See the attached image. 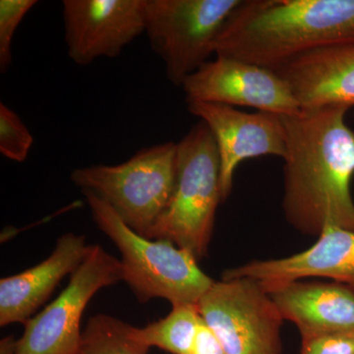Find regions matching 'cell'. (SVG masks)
I'll list each match as a JSON object with an SVG mask.
<instances>
[{
  "label": "cell",
  "instance_id": "cell-17",
  "mask_svg": "<svg viewBox=\"0 0 354 354\" xmlns=\"http://www.w3.org/2000/svg\"><path fill=\"white\" fill-rule=\"evenodd\" d=\"M131 325L106 314L88 319L77 354H148L150 348L135 341Z\"/></svg>",
  "mask_w": 354,
  "mask_h": 354
},
{
  "label": "cell",
  "instance_id": "cell-3",
  "mask_svg": "<svg viewBox=\"0 0 354 354\" xmlns=\"http://www.w3.org/2000/svg\"><path fill=\"white\" fill-rule=\"evenodd\" d=\"M81 191L97 228L118 247L122 281L141 304L153 298H164L172 306L199 304L215 281L200 269L189 251L137 234L101 197Z\"/></svg>",
  "mask_w": 354,
  "mask_h": 354
},
{
  "label": "cell",
  "instance_id": "cell-13",
  "mask_svg": "<svg viewBox=\"0 0 354 354\" xmlns=\"http://www.w3.org/2000/svg\"><path fill=\"white\" fill-rule=\"evenodd\" d=\"M301 109L354 106V44L308 51L274 70Z\"/></svg>",
  "mask_w": 354,
  "mask_h": 354
},
{
  "label": "cell",
  "instance_id": "cell-8",
  "mask_svg": "<svg viewBox=\"0 0 354 354\" xmlns=\"http://www.w3.org/2000/svg\"><path fill=\"white\" fill-rule=\"evenodd\" d=\"M197 306L227 354H281L285 319L258 281L249 278L215 281Z\"/></svg>",
  "mask_w": 354,
  "mask_h": 354
},
{
  "label": "cell",
  "instance_id": "cell-19",
  "mask_svg": "<svg viewBox=\"0 0 354 354\" xmlns=\"http://www.w3.org/2000/svg\"><path fill=\"white\" fill-rule=\"evenodd\" d=\"M38 3L37 0H1L0 1V71L6 73L12 64L14 35L28 12Z\"/></svg>",
  "mask_w": 354,
  "mask_h": 354
},
{
  "label": "cell",
  "instance_id": "cell-5",
  "mask_svg": "<svg viewBox=\"0 0 354 354\" xmlns=\"http://www.w3.org/2000/svg\"><path fill=\"white\" fill-rule=\"evenodd\" d=\"M176 179V143L147 147L122 164L79 167L70 180L104 200L121 220L148 236L169 206Z\"/></svg>",
  "mask_w": 354,
  "mask_h": 354
},
{
  "label": "cell",
  "instance_id": "cell-12",
  "mask_svg": "<svg viewBox=\"0 0 354 354\" xmlns=\"http://www.w3.org/2000/svg\"><path fill=\"white\" fill-rule=\"evenodd\" d=\"M249 278L268 292L309 278L330 279L354 290V232L332 227L302 252L279 259L255 260L223 272L221 279Z\"/></svg>",
  "mask_w": 354,
  "mask_h": 354
},
{
  "label": "cell",
  "instance_id": "cell-2",
  "mask_svg": "<svg viewBox=\"0 0 354 354\" xmlns=\"http://www.w3.org/2000/svg\"><path fill=\"white\" fill-rule=\"evenodd\" d=\"M354 44V0H246L216 41V57L274 70L308 51Z\"/></svg>",
  "mask_w": 354,
  "mask_h": 354
},
{
  "label": "cell",
  "instance_id": "cell-4",
  "mask_svg": "<svg viewBox=\"0 0 354 354\" xmlns=\"http://www.w3.org/2000/svg\"><path fill=\"white\" fill-rule=\"evenodd\" d=\"M221 202L220 156L213 133L200 120L176 143L174 193L146 239L171 242L199 262L208 255Z\"/></svg>",
  "mask_w": 354,
  "mask_h": 354
},
{
  "label": "cell",
  "instance_id": "cell-1",
  "mask_svg": "<svg viewBox=\"0 0 354 354\" xmlns=\"http://www.w3.org/2000/svg\"><path fill=\"white\" fill-rule=\"evenodd\" d=\"M348 111L329 106L283 116V209L286 220L300 234L318 237L332 227L354 232V132L346 122Z\"/></svg>",
  "mask_w": 354,
  "mask_h": 354
},
{
  "label": "cell",
  "instance_id": "cell-14",
  "mask_svg": "<svg viewBox=\"0 0 354 354\" xmlns=\"http://www.w3.org/2000/svg\"><path fill=\"white\" fill-rule=\"evenodd\" d=\"M93 245L84 235L67 232L53 253L20 274L0 279V326L25 324L67 276L75 271Z\"/></svg>",
  "mask_w": 354,
  "mask_h": 354
},
{
  "label": "cell",
  "instance_id": "cell-11",
  "mask_svg": "<svg viewBox=\"0 0 354 354\" xmlns=\"http://www.w3.org/2000/svg\"><path fill=\"white\" fill-rule=\"evenodd\" d=\"M188 111L213 133L221 164L223 202L232 193L235 169L247 158H285L286 127L283 116L258 111L247 113L234 106L212 102H187Z\"/></svg>",
  "mask_w": 354,
  "mask_h": 354
},
{
  "label": "cell",
  "instance_id": "cell-15",
  "mask_svg": "<svg viewBox=\"0 0 354 354\" xmlns=\"http://www.w3.org/2000/svg\"><path fill=\"white\" fill-rule=\"evenodd\" d=\"M285 320L301 339L333 333H354V290L337 283L293 281L270 291Z\"/></svg>",
  "mask_w": 354,
  "mask_h": 354
},
{
  "label": "cell",
  "instance_id": "cell-18",
  "mask_svg": "<svg viewBox=\"0 0 354 354\" xmlns=\"http://www.w3.org/2000/svg\"><path fill=\"white\" fill-rule=\"evenodd\" d=\"M34 137L20 116L12 109L0 102V153L16 162H25L29 156Z\"/></svg>",
  "mask_w": 354,
  "mask_h": 354
},
{
  "label": "cell",
  "instance_id": "cell-16",
  "mask_svg": "<svg viewBox=\"0 0 354 354\" xmlns=\"http://www.w3.org/2000/svg\"><path fill=\"white\" fill-rule=\"evenodd\" d=\"M201 316L197 305H177L165 318L143 328L130 327L135 341L147 348H158L171 354H191Z\"/></svg>",
  "mask_w": 354,
  "mask_h": 354
},
{
  "label": "cell",
  "instance_id": "cell-21",
  "mask_svg": "<svg viewBox=\"0 0 354 354\" xmlns=\"http://www.w3.org/2000/svg\"><path fill=\"white\" fill-rule=\"evenodd\" d=\"M191 354H227L202 318Z\"/></svg>",
  "mask_w": 354,
  "mask_h": 354
},
{
  "label": "cell",
  "instance_id": "cell-9",
  "mask_svg": "<svg viewBox=\"0 0 354 354\" xmlns=\"http://www.w3.org/2000/svg\"><path fill=\"white\" fill-rule=\"evenodd\" d=\"M183 88L187 102L247 106L281 116L301 113L290 85L274 70L234 58L209 60L184 81Z\"/></svg>",
  "mask_w": 354,
  "mask_h": 354
},
{
  "label": "cell",
  "instance_id": "cell-6",
  "mask_svg": "<svg viewBox=\"0 0 354 354\" xmlns=\"http://www.w3.org/2000/svg\"><path fill=\"white\" fill-rule=\"evenodd\" d=\"M243 0H146L145 32L169 82L184 81L215 55L216 41Z\"/></svg>",
  "mask_w": 354,
  "mask_h": 354
},
{
  "label": "cell",
  "instance_id": "cell-20",
  "mask_svg": "<svg viewBox=\"0 0 354 354\" xmlns=\"http://www.w3.org/2000/svg\"><path fill=\"white\" fill-rule=\"evenodd\" d=\"M300 354H354V333H333L302 339Z\"/></svg>",
  "mask_w": 354,
  "mask_h": 354
},
{
  "label": "cell",
  "instance_id": "cell-10",
  "mask_svg": "<svg viewBox=\"0 0 354 354\" xmlns=\"http://www.w3.org/2000/svg\"><path fill=\"white\" fill-rule=\"evenodd\" d=\"M146 0H64V39L72 62L115 58L145 32Z\"/></svg>",
  "mask_w": 354,
  "mask_h": 354
},
{
  "label": "cell",
  "instance_id": "cell-7",
  "mask_svg": "<svg viewBox=\"0 0 354 354\" xmlns=\"http://www.w3.org/2000/svg\"><path fill=\"white\" fill-rule=\"evenodd\" d=\"M122 281L120 260L101 245L92 246L70 274L59 297L24 324L22 337H4L0 354H77L82 342L81 320L97 291Z\"/></svg>",
  "mask_w": 354,
  "mask_h": 354
}]
</instances>
